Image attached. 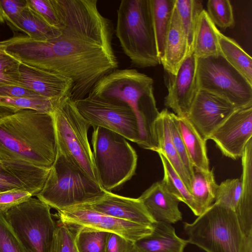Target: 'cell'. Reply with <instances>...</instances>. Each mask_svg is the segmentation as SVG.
Wrapping results in <instances>:
<instances>
[{"instance_id": "obj_40", "label": "cell", "mask_w": 252, "mask_h": 252, "mask_svg": "<svg viewBox=\"0 0 252 252\" xmlns=\"http://www.w3.org/2000/svg\"><path fill=\"white\" fill-rule=\"evenodd\" d=\"M169 124L173 145L192 181L194 168L189 159L178 127L171 117V112L169 113Z\"/></svg>"}, {"instance_id": "obj_4", "label": "cell", "mask_w": 252, "mask_h": 252, "mask_svg": "<svg viewBox=\"0 0 252 252\" xmlns=\"http://www.w3.org/2000/svg\"><path fill=\"white\" fill-rule=\"evenodd\" d=\"M116 35L134 65L160 64L153 28L150 0H122L117 9Z\"/></svg>"}, {"instance_id": "obj_12", "label": "cell", "mask_w": 252, "mask_h": 252, "mask_svg": "<svg viewBox=\"0 0 252 252\" xmlns=\"http://www.w3.org/2000/svg\"><path fill=\"white\" fill-rule=\"evenodd\" d=\"M58 212L59 220L63 223L114 233L132 242L150 234L153 229L152 225L138 224L104 215L85 204Z\"/></svg>"}, {"instance_id": "obj_21", "label": "cell", "mask_w": 252, "mask_h": 252, "mask_svg": "<svg viewBox=\"0 0 252 252\" xmlns=\"http://www.w3.org/2000/svg\"><path fill=\"white\" fill-rule=\"evenodd\" d=\"M152 232L134 242L135 252H184L189 243L177 236L170 223L156 221Z\"/></svg>"}, {"instance_id": "obj_10", "label": "cell", "mask_w": 252, "mask_h": 252, "mask_svg": "<svg viewBox=\"0 0 252 252\" xmlns=\"http://www.w3.org/2000/svg\"><path fill=\"white\" fill-rule=\"evenodd\" d=\"M199 90L217 95L236 108L252 105V84L220 55L197 59Z\"/></svg>"}, {"instance_id": "obj_6", "label": "cell", "mask_w": 252, "mask_h": 252, "mask_svg": "<svg viewBox=\"0 0 252 252\" xmlns=\"http://www.w3.org/2000/svg\"><path fill=\"white\" fill-rule=\"evenodd\" d=\"M107 191L58 151L46 182L36 196L59 211L95 202Z\"/></svg>"}, {"instance_id": "obj_1", "label": "cell", "mask_w": 252, "mask_h": 252, "mask_svg": "<svg viewBox=\"0 0 252 252\" xmlns=\"http://www.w3.org/2000/svg\"><path fill=\"white\" fill-rule=\"evenodd\" d=\"M59 20L57 37L46 41L18 35L0 41L20 63L59 73L73 82L71 97H86L95 83L118 67L113 28L97 0H51Z\"/></svg>"}, {"instance_id": "obj_31", "label": "cell", "mask_w": 252, "mask_h": 252, "mask_svg": "<svg viewBox=\"0 0 252 252\" xmlns=\"http://www.w3.org/2000/svg\"><path fill=\"white\" fill-rule=\"evenodd\" d=\"M158 154L163 169V178L161 182L170 193L180 201L185 203L193 213L198 216L196 204L190 192L166 158L160 152Z\"/></svg>"}, {"instance_id": "obj_34", "label": "cell", "mask_w": 252, "mask_h": 252, "mask_svg": "<svg viewBox=\"0 0 252 252\" xmlns=\"http://www.w3.org/2000/svg\"><path fill=\"white\" fill-rule=\"evenodd\" d=\"M241 179H227L218 185L215 202L230 209L236 214L241 199Z\"/></svg>"}, {"instance_id": "obj_13", "label": "cell", "mask_w": 252, "mask_h": 252, "mask_svg": "<svg viewBox=\"0 0 252 252\" xmlns=\"http://www.w3.org/2000/svg\"><path fill=\"white\" fill-rule=\"evenodd\" d=\"M252 137V105L236 109L212 133L222 155L234 160L242 157Z\"/></svg>"}, {"instance_id": "obj_16", "label": "cell", "mask_w": 252, "mask_h": 252, "mask_svg": "<svg viewBox=\"0 0 252 252\" xmlns=\"http://www.w3.org/2000/svg\"><path fill=\"white\" fill-rule=\"evenodd\" d=\"M50 169L0 157V192L24 190L36 196L42 189Z\"/></svg>"}, {"instance_id": "obj_29", "label": "cell", "mask_w": 252, "mask_h": 252, "mask_svg": "<svg viewBox=\"0 0 252 252\" xmlns=\"http://www.w3.org/2000/svg\"><path fill=\"white\" fill-rule=\"evenodd\" d=\"M174 1L175 0H150L153 25L160 61L163 53L165 38Z\"/></svg>"}, {"instance_id": "obj_3", "label": "cell", "mask_w": 252, "mask_h": 252, "mask_svg": "<svg viewBox=\"0 0 252 252\" xmlns=\"http://www.w3.org/2000/svg\"><path fill=\"white\" fill-rule=\"evenodd\" d=\"M153 85L152 78L135 69H115L99 80L89 94L128 104L138 120L140 147L157 152L158 146L155 124L160 112L157 107Z\"/></svg>"}, {"instance_id": "obj_23", "label": "cell", "mask_w": 252, "mask_h": 252, "mask_svg": "<svg viewBox=\"0 0 252 252\" xmlns=\"http://www.w3.org/2000/svg\"><path fill=\"white\" fill-rule=\"evenodd\" d=\"M170 112L167 108L159 112L155 124V132L158 146L157 153H162L181 178L189 191L192 180L185 168L172 141L169 128Z\"/></svg>"}, {"instance_id": "obj_27", "label": "cell", "mask_w": 252, "mask_h": 252, "mask_svg": "<svg viewBox=\"0 0 252 252\" xmlns=\"http://www.w3.org/2000/svg\"><path fill=\"white\" fill-rule=\"evenodd\" d=\"M218 186L213 170L203 171L194 168L190 193L196 204L198 216L215 202Z\"/></svg>"}, {"instance_id": "obj_20", "label": "cell", "mask_w": 252, "mask_h": 252, "mask_svg": "<svg viewBox=\"0 0 252 252\" xmlns=\"http://www.w3.org/2000/svg\"><path fill=\"white\" fill-rule=\"evenodd\" d=\"M189 56L187 37L174 4L160 62L165 72L175 75Z\"/></svg>"}, {"instance_id": "obj_37", "label": "cell", "mask_w": 252, "mask_h": 252, "mask_svg": "<svg viewBox=\"0 0 252 252\" xmlns=\"http://www.w3.org/2000/svg\"><path fill=\"white\" fill-rule=\"evenodd\" d=\"M20 62L5 53L0 56V85H18Z\"/></svg>"}, {"instance_id": "obj_19", "label": "cell", "mask_w": 252, "mask_h": 252, "mask_svg": "<svg viewBox=\"0 0 252 252\" xmlns=\"http://www.w3.org/2000/svg\"><path fill=\"white\" fill-rule=\"evenodd\" d=\"M138 198L155 221L172 224L182 220L179 208L180 201L169 192L161 181L153 183Z\"/></svg>"}, {"instance_id": "obj_7", "label": "cell", "mask_w": 252, "mask_h": 252, "mask_svg": "<svg viewBox=\"0 0 252 252\" xmlns=\"http://www.w3.org/2000/svg\"><path fill=\"white\" fill-rule=\"evenodd\" d=\"M92 143L97 181L110 191L135 174L137 155L126 139L110 130L94 127Z\"/></svg>"}, {"instance_id": "obj_18", "label": "cell", "mask_w": 252, "mask_h": 252, "mask_svg": "<svg viewBox=\"0 0 252 252\" xmlns=\"http://www.w3.org/2000/svg\"><path fill=\"white\" fill-rule=\"evenodd\" d=\"M98 213L138 224L152 225L155 222L138 198L107 191L100 199L85 204Z\"/></svg>"}, {"instance_id": "obj_36", "label": "cell", "mask_w": 252, "mask_h": 252, "mask_svg": "<svg viewBox=\"0 0 252 252\" xmlns=\"http://www.w3.org/2000/svg\"><path fill=\"white\" fill-rule=\"evenodd\" d=\"M50 252H79L73 226L59 220L56 223Z\"/></svg>"}, {"instance_id": "obj_32", "label": "cell", "mask_w": 252, "mask_h": 252, "mask_svg": "<svg viewBox=\"0 0 252 252\" xmlns=\"http://www.w3.org/2000/svg\"><path fill=\"white\" fill-rule=\"evenodd\" d=\"M62 100H53L42 97H25L0 96V108L14 111L32 109L52 114L56 106Z\"/></svg>"}, {"instance_id": "obj_2", "label": "cell", "mask_w": 252, "mask_h": 252, "mask_svg": "<svg viewBox=\"0 0 252 252\" xmlns=\"http://www.w3.org/2000/svg\"><path fill=\"white\" fill-rule=\"evenodd\" d=\"M58 155L52 114L0 108V157L50 169Z\"/></svg>"}, {"instance_id": "obj_22", "label": "cell", "mask_w": 252, "mask_h": 252, "mask_svg": "<svg viewBox=\"0 0 252 252\" xmlns=\"http://www.w3.org/2000/svg\"><path fill=\"white\" fill-rule=\"evenodd\" d=\"M171 115L179 131L193 168L209 171L206 141L187 117H179L172 112Z\"/></svg>"}, {"instance_id": "obj_28", "label": "cell", "mask_w": 252, "mask_h": 252, "mask_svg": "<svg viewBox=\"0 0 252 252\" xmlns=\"http://www.w3.org/2000/svg\"><path fill=\"white\" fill-rule=\"evenodd\" d=\"M220 55L252 84V59L233 39L218 30Z\"/></svg>"}, {"instance_id": "obj_24", "label": "cell", "mask_w": 252, "mask_h": 252, "mask_svg": "<svg viewBox=\"0 0 252 252\" xmlns=\"http://www.w3.org/2000/svg\"><path fill=\"white\" fill-rule=\"evenodd\" d=\"M242 195L236 215L243 232L252 236V139L248 142L241 157Z\"/></svg>"}, {"instance_id": "obj_5", "label": "cell", "mask_w": 252, "mask_h": 252, "mask_svg": "<svg viewBox=\"0 0 252 252\" xmlns=\"http://www.w3.org/2000/svg\"><path fill=\"white\" fill-rule=\"evenodd\" d=\"M184 229L188 243L206 252H252V236L243 232L236 213L215 202Z\"/></svg>"}, {"instance_id": "obj_45", "label": "cell", "mask_w": 252, "mask_h": 252, "mask_svg": "<svg viewBox=\"0 0 252 252\" xmlns=\"http://www.w3.org/2000/svg\"><path fill=\"white\" fill-rule=\"evenodd\" d=\"M4 51L3 46L0 44V56L4 54Z\"/></svg>"}, {"instance_id": "obj_35", "label": "cell", "mask_w": 252, "mask_h": 252, "mask_svg": "<svg viewBox=\"0 0 252 252\" xmlns=\"http://www.w3.org/2000/svg\"><path fill=\"white\" fill-rule=\"evenodd\" d=\"M207 12L216 26L222 29L232 28L235 21L231 2L228 0H209Z\"/></svg>"}, {"instance_id": "obj_30", "label": "cell", "mask_w": 252, "mask_h": 252, "mask_svg": "<svg viewBox=\"0 0 252 252\" xmlns=\"http://www.w3.org/2000/svg\"><path fill=\"white\" fill-rule=\"evenodd\" d=\"M174 5L187 37L190 55L193 53L198 18L204 9L203 5L199 0H175Z\"/></svg>"}, {"instance_id": "obj_43", "label": "cell", "mask_w": 252, "mask_h": 252, "mask_svg": "<svg viewBox=\"0 0 252 252\" xmlns=\"http://www.w3.org/2000/svg\"><path fill=\"white\" fill-rule=\"evenodd\" d=\"M104 252H135L134 242L117 234L109 232Z\"/></svg>"}, {"instance_id": "obj_26", "label": "cell", "mask_w": 252, "mask_h": 252, "mask_svg": "<svg viewBox=\"0 0 252 252\" xmlns=\"http://www.w3.org/2000/svg\"><path fill=\"white\" fill-rule=\"evenodd\" d=\"M218 30L206 10L203 9L198 18L194 37L193 53L197 59L220 55Z\"/></svg>"}, {"instance_id": "obj_17", "label": "cell", "mask_w": 252, "mask_h": 252, "mask_svg": "<svg viewBox=\"0 0 252 252\" xmlns=\"http://www.w3.org/2000/svg\"><path fill=\"white\" fill-rule=\"evenodd\" d=\"M19 85L53 100L71 95L72 81L59 73L20 63Z\"/></svg>"}, {"instance_id": "obj_11", "label": "cell", "mask_w": 252, "mask_h": 252, "mask_svg": "<svg viewBox=\"0 0 252 252\" xmlns=\"http://www.w3.org/2000/svg\"><path fill=\"white\" fill-rule=\"evenodd\" d=\"M74 102L79 113L91 126L110 130L140 146L138 120L133 110L126 102L90 94Z\"/></svg>"}, {"instance_id": "obj_41", "label": "cell", "mask_w": 252, "mask_h": 252, "mask_svg": "<svg viewBox=\"0 0 252 252\" xmlns=\"http://www.w3.org/2000/svg\"><path fill=\"white\" fill-rule=\"evenodd\" d=\"M33 195L24 190H12L0 192V211L5 213L13 207L28 200Z\"/></svg>"}, {"instance_id": "obj_9", "label": "cell", "mask_w": 252, "mask_h": 252, "mask_svg": "<svg viewBox=\"0 0 252 252\" xmlns=\"http://www.w3.org/2000/svg\"><path fill=\"white\" fill-rule=\"evenodd\" d=\"M50 209L31 197L4 214L25 252H50L56 227Z\"/></svg>"}, {"instance_id": "obj_8", "label": "cell", "mask_w": 252, "mask_h": 252, "mask_svg": "<svg viewBox=\"0 0 252 252\" xmlns=\"http://www.w3.org/2000/svg\"><path fill=\"white\" fill-rule=\"evenodd\" d=\"M52 116L58 151L98 183L93 154L88 138L91 126L78 112L71 95L59 102Z\"/></svg>"}, {"instance_id": "obj_44", "label": "cell", "mask_w": 252, "mask_h": 252, "mask_svg": "<svg viewBox=\"0 0 252 252\" xmlns=\"http://www.w3.org/2000/svg\"><path fill=\"white\" fill-rule=\"evenodd\" d=\"M0 96L25 97H42L32 91L18 85H0Z\"/></svg>"}, {"instance_id": "obj_25", "label": "cell", "mask_w": 252, "mask_h": 252, "mask_svg": "<svg viewBox=\"0 0 252 252\" xmlns=\"http://www.w3.org/2000/svg\"><path fill=\"white\" fill-rule=\"evenodd\" d=\"M7 25L13 31L23 32L29 37L36 40H48L61 33L60 29L47 24L27 4L19 15Z\"/></svg>"}, {"instance_id": "obj_14", "label": "cell", "mask_w": 252, "mask_h": 252, "mask_svg": "<svg viewBox=\"0 0 252 252\" xmlns=\"http://www.w3.org/2000/svg\"><path fill=\"white\" fill-rule=\"evenodd\" d=\"M197 63V59L192 53L183 62L176 74L165 72L164 82L167 94L164 103L178 116H187L199 90Z\"/></svg>"}, {"instance_id": "obj_33", "label": "cell", "mask_w": 252, "mask_h": 252, "mask_svg": "<svg viewBox=\"0 0 252 252\" xmlns=\"http://www.w3.org/2000/svg\"><path fill=\"white\" fill-rule=\"evenodd\" d=\"M72 226L75 229V241L79 252H104L109 232L85 226Z\"/></svg>"}, {"instance_id": "obj_15", "label": "cell", "mask_w": 252, "mask_h": 252, "mask_svg": "<svg viewBox=\"0 0 252 252\" xmlns=\"http://www.w3.org/2000/svg\"><path fill=\"white\" fill-rule=\"evenodd\" d=\"M236 109L224 98L199 90L187 117L207 141Z\"/></svg>"}, {"instance_id": "obj_38", "label": "cell", "mask_w": 252, "mask_h": 252, "mask_svg": "<svg viewBox=\"0 0 252 252\" xmlns=\"http://www.w3.org/2000/svg\"><path fill=\"white\" fill-rule=\"evenodd\" d=\"M0 252H25L4 213L0 211Z\"/></svg>"}, {"instance_id": "obj_42", "label": "cell", "mask_w": 252, "mask_h": 252, "mask_svg": "<svg viewBox=\"0 0 252 252\" xmlns=\"http://www.w3.org/2000/svg\"><path fill=\"white\" fill-rule=\"evenodd\" d=\"M27 6L26 0H0V23L6 25Z\"/></svg>"}, {"instance_id": "obj_39", "label": "cell", "mask_w": 252, "mask_h": 252, "mask_svg": "<svg viewBox=\"0 0 252 252\" xmlns=\"http://www.w3.org/2000/svg\"><path fill=\"white\" fill-rule=\"evenodd\" d=\"M28 7L49 25L58 28L59 20L51 0H26Z\"/></svg>"}]
</instances>
